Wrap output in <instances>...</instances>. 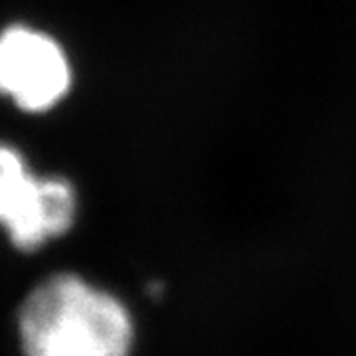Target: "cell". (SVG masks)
<instances>
[{
    "instance_id": "6da1fadb",
    "label": "cell",
    "mask_w": 356,
    "mask_h": 356,
    "mask_svg": "<svg viewBox=\"0 0 356 356\" xmlns=\"http://www.w3.org/2000/svg\"><path fill=\"white\" fill-rule=\"evenodd\" d=\"M24 356H133L137 325L113 291L77 273H54L18 313Z\"/></svg>"
},
{
    "instance_id": "7a4b0ae2",
    "label": "cell",
    "mask_w": 356,
    "mask_h": 356,
    "mask_svg": "<svg viewBox=\"0 0 356 356\" xmlns=\"http://www.w3.org/2000/svg\"><path fill=\"white\" fill-rule=\"evenodd\" d=\"M79 216L77 188L62 177H36L22 154L0 143V226L14 248L34 252L62 238Z\"/></svg>"
},
{
    "instance_id": "3957f363",
    "label": "cell",
    "mask_w": 356,
    "mask_h": 356,
    "mask_svg": "<svg viewBox=\"0 0 356 356\" xmlns=\"http://www.w3.org/2000/svg\"><path fill=\"white\" fill-rule=\"evenodd\" d=\"M72 86L74 67L58 40L26 26L0 32V93L20 109L50 111L64 102Z\"/></svg>"
}]
</instances>
